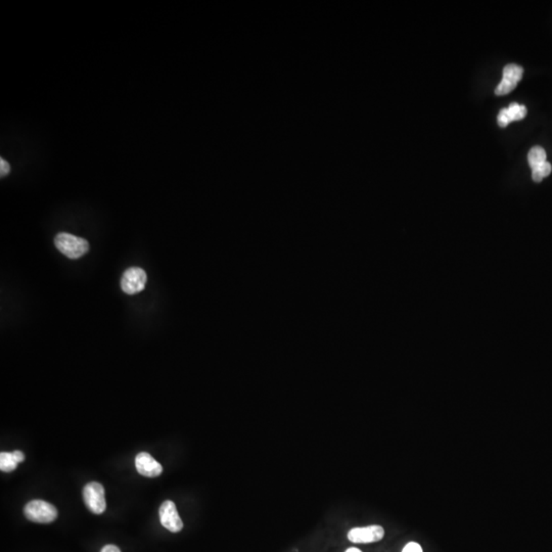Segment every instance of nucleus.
Returning a JSON list of instances; mask_svg holds the SVG:
<instances>
[{
    "label": "nucleus",
    "mask_w": 552,
    "mask_h": 552,
    "mask_svg": "<svg viewBox=\"0 0 552 552\" xmlns=\"http://www.w3.org/2000/svg\"><path fill=\"white\" fill-rule=\"evenodd\" d=\"M527 108L518 103H512L507 109H502L497 117L498 125L506 127L510 122L524 119L527 116Z\"/></svg>",
    "instance_id": "1a4fd4ad"
},
{
    "label": "nucleus",
    "mask_w": 552,
    "mask_h": 552,
    "mask_svg": "<svg viewBox=\"0 0 552 552\" xmlns=\"http://www.w3.org/2000/svg\"><path fill=\"white\" fill-rule=\"evenodd\" d=\"M160 520L162 526L172 533H178L184 528V522L178 514L175 503L171 500H166L160 506Z\"/></svg>",
    "instance_id": "423d86ee"
},
{
    "label": "nucleus",
    "mask_w": 552,
    "mask_h": 552,
    "mask_svg": "<svg viewBox=\"0 0 552 552\" xmlns=\"http://www.w3.org/2000/svg\"><path fill=\"white\" fill-rule=\"evenodd\" d=\"M385 537V529L379 525H371L367 527H357L348 532V539L356 544H368L379 542Z\"/></svg>",
    "instance_id": "20e7f679"
},
{
    "label": "nucleus",
    "mask_w": 552,
    "mask_h": 552,
    "mask_svg": "<svg viewBox=\"0 0 552 552\" xmlns=\"http://www.w3.org/2000/svg\"><path fill=\"white\" fill-rule=\"evenodd\" d=\"M524 69L516 64H510L503 69V78L495 89L496 95H505L516 88L518 83L522 80Z\"/></svg>",
    "instance_id": "0eeeda50"
},
{
    "label": "nucleus",
    "mask_w": 552,
    "mask_h": 552,
    "mask_svg": "<svg viewBox=\"0 0 552 552\" xmlns=\"http://www.w3.org/2000/svg\"><path fill=\"white\" fill-rule=\"evenodd\" d=\"M18 468V462L14 460V455L10 452L0 453V470L4 473H10Z\"/></svg>",
    "instance_id": "9b49d317"
},
{
    "label": "nucleus",
    "mask_w": 552,
    "mask_h": 552,
    "mask_svg": "<svg viewBox=\"0 0 552 552\" xmlns=\"http://www.w3.org/2000/svg\"><path fill=\"white\" fill-rule=\"evenodd\" d=\"M547 151L543 147H532L529 151L528 155V161L529 165L532 169L536 168L537 166L541 165V164L545 163L547 162Z\"/></svg>",
    "instance_id": "9d476101"
},
{
    "label": "nucleus",
    "mask_w": 552,
    "mask_h": 552,
    "mask_svg": "<svg viewBox=\"0 0 552 552\" xmlns=\"http://www.w3.org/2000/svg\"><path fill=\"white\" fill-rule=\"evenodd\" d=\"M83 498L87 508L95 514H101L107 508L105 503V489L103 485L97 482L87 484L83 490Z\"/></svg>",
    "instance_id": "7ed1b4c3"
},
{
    "label": "nucleus",
    "mask_w": 552,
    "mask_h": 552,
    "mask_svg": "<svg viewBox=\"0 0 552 552\" xmlns=\"http://www.w3.org/2000/svg\"><path fill=\"white\" fill-rule=\"evenodd\" d=\"M55 244L62 254L73 260L81 258L89 251V244L86 240L66 232H61L55 236Z\"/></svg>",
    "instance_id": "f257e3e1"
},
{
    "label": "nucleus",
    "mask_w": 552,
    "mask_h": 552,
    "mask_svg": "<svg viewBox=\"0 0 552 552\" xmlns=\"http://www.w3.org/2000/svg\"><path fill=\"white\" fill-rule=\"evenodd\" d=\"M147 273L140 267H131L123 273L121 288L125 294H136L142 292L147 284Z\"/></svg>",
    "instance_id": "39448f33"
},
{
    "label": "nucleus",
    "mask_w": 552,
    "mask_h": 552,
    "mask_svg": "<svg viewBox=\"0 0 552 552\" xmlns=\"http://www.w3.org/2000/svg\"><path fill=\"white\" fill-rule=\"evenodd\" d=\"M26 518L38 524H49L58 518V510L53 504L43 500H32L24 508Z\"/></svg>",
    "instance_id": "f03ea898"
},
{
    "label": "nucleus",
    "mask_w": 552,
    "mask_h": 552,
    "mask_svg": "<svg viewBox=\"0 0 552 552\" xmlns=\"http://www.w3.org/2000/svg\"><path fill=\"white\" fill-rule=\"evenodd\" d=\"M101 552H121L117 547L115 545H105V547H103Z\"/></svg>",
    "instance_id": "dca6fc26"
},
{
    "label": "nucleus",
    "mask_w": 552,
    "mask_h": 552,
    "mask_svg": "<svg viewBox=\"0 0 552 552\" xmlns=\"http://www.w3.org/2000/svg\"><path fill=\"white\" fill-rule=\"evenodd\" d=\"M10 171V166L4 159H0V175L1 177L8 175Z\"/></svg>",
    "instance_id": "4468645a"
},
{
    "label": "nucleus",
    "mask_w": 552,
    "mask_h": 552,
    "mask_svg": "<svg viewBox=\"0 0 552 552\" xmlns=\"http://www.w3.org/2000/svg\"><path fill=\"white\" fill-rule=\"evenodd\" d=\"M136 466L138 474L147 478H155L163 472L161 464L147 452H141L136 456Z\"/></svg>",
    "instance_id": "6e6552de"
},
{
    "label": "nucleus",
    "mask_w": 552,
    "mask_h": 552,
    "mask_svg": "<svg viewBox=\"0 0 552 552\" xmlns=\"http://www.w3.org/2000/svg\"><path fill=\"white\" fill-rule=\"evenodd\" d=\"M551 164L547 161L545 163L541 164V165L537 166L536 168L532 169L533 180L535 182H541L543 178L547 177L551 173Z\"/></svg>",
    "instance_id": "f8f14e48"
},
{
    "label": "nucleus",
    "mask_w": 552,
    "mask_h": 552,
    "mask_svg": "<svg viewBox=\"0 0 552 552\" xmlns=\"http://www.w3.org/2000/svg\"><path fill=\"white\" fill-rule=\"evenodd\" d=\"M12 455H14V460L18 464L20 462H23L25 460V454L23 453L22 451H18V450H16V451L12 452Z\"/></svg>",
    "instance_id": "2eb2a0df"
},
{
    "label": "nucleus",
    "mask_w": 552,
    "mask_h": 552,
    "mask_svg": "<svg viewBox=\"0 0 552 552\" xmlns=\"http://www.w3.org/2000/svg\"><path fill=\"white\" fill-rule=\"evenodd\" d=\"M402 552H423V547H421V544L417 542H410L404 547V549H402Z\"/></svg>",
    "instance_id": "ddd939ff"
},
{
    "label": "nucleus",
    "mask_w": 552,
    "mask_h": 552,
    "mask_svg": "<svg viewBox=\"0 0 552 552\" xmlns=\"http://www.w3.org/2000/svg\"><path fill=\"white\" fill-rule=\"evenodd\" d=\"M345 552H362L360 549H357V547H350V549H347Z\"/></svg>",
    "instance_id": "f3484780"
}]
</instances>
